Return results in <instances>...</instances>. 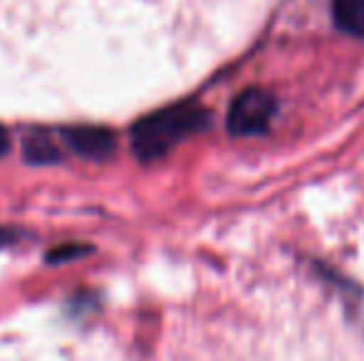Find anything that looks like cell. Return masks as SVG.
Listing matches in <instances>:
<instances>
[{
  "mask_svg": "<svg viewBox=\"0 0 364 361\" xmlns=\"http://www.w3.org/2000/svg\"><path fill=\"white\" fill-rule=\"evenodd\" d=\"M23 151L25 159L30 164H53V161H60V146L55 144V139L48 134V131H33L23 139Z\"/></svg>",
  "mask_w": 364,
  "mask_h": 361,
  "instance_id": "277c9868",
  "label": "cell"
},
{
  "mask_svg": "<svg viewBox=\"0 0 364 361\" xmlns=\"http://www.w3.org/2000/svg\"><path fill=\"white\" fill-rule=\"evenodd\" d=\"M15 240H18V233L8 231V228H0V248H5V245H13Z\"/></svg>",
  "mask_w": 364,
  "mask_h": 361,
  "instance_id": "52a82bcc",
  "label": "cell"
},
{
  "mask_svg": "<svg viewBox=\"0 0 364 361\" xmlns=\"http://www.w3.org/2000/svg\"><path fill=\"white\" fill-rule=\"evenodd\" d=\"M275 114V99L263 89H245L228 111V129L238 136L260 134Z\"/></svg>",
  "mask_w": 364,
  "mask_h": 361,
  "instance_id": "7a4b0ae2",
  "label": "cell"
},
{
  "mask_svg": "<svg viewBox=\"0 0 364 361\" xmlns=\"http://www.w3.org/2000/svg\"><path fill=\"white\" fill-rule=\"evenodd\" d=\"M60 136H63L68 149H73L75 154H80L82 159H90V161L109 159L117 146L114 134L109 129H105V126H90V124L68 126V129H63Z\"/></svg>",
  "mask_w": 364,
  "mask_h": 361,
  "instance_id": "3957f363",
  "label": "cell"
},
{
  "mask_svg": "<svg viewBox=\"0 0 364 361\" xmlns=\"http://www.w3.org/2000/svg\"><path fill=\"white\" fill-rule=\"evenodd\" d=\"M332 15L345 33L357 35V38L364 35V0H335Z\"/></svg>",
  "mask_w": 364,
  "mask_h": 361,
  "instance_id": "5b68a950",
  "label": "cell"
},
{
  "mask_svg": "<svg viewBox=\"0 0 364 361\" xmlns=\"http://www.w3.org/2000/svg\"><path fill=\"white\" fill-rule=\"evenodd\" d=\"M8 149H10V136H8V131L0 126V156H3Z\"/></svg>",
  "mask_w": 364,
  "mask_h": 361,
  "instance_id": "ba28073f",
  "label": "cell"
},
{
  "mask_svg": "<svg viewBox=\"0 0 364 361\" xmlns=\"http://www.w3.org/2000/svg\"><path fill=\"white\" fill-rule=\"evenodd\" d=\"M87 252H90V248L87 245H73V243H68V245L48 252V262H65V260H73V257L87 255Z\"/></svg>",
  "mask_w": 364,
  "mask_h": 361,
  "instance_id": "8992f818",
  "label": "cell"
},
{
  "mask_svg": "<svg viewBox=\"0 0 364 361\" xmlns=\"http://www.w3.org/2000/svg\"><path fill=\"white\" fill-rule=\"evenodd\" d=\"M206 121L208 116L198 106H168L156 114H149L132 129V149L141 161L161 159L178 141L188 139L198 129H203Z\"/></svg>",
  "mask_w": 364,
  "mask_h": 361,
  "instance_id": "6da1fadb",
  "label": "cell"
}]
</instances>
